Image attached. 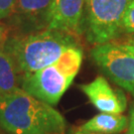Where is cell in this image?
I'll return each mask as SVG.
<instances>
[{
	"instance_id": "obj_1",
	"label": "cell",
	"mask_w": 134,
	"mask_h": 134,
	"mask_svg": "<svg viewBox=\"0 0 134 134\" xmlns=\"http://www.w3.org/2000/svg\"><path fill=\"white\" fill-rule=\"evenodd\" d=\"M0 127L9 134H65L67 123L51 104L18 87L0 94Z\"/></svg>"
},
{
	"instance_id": "obj_2",
	"label": "cell",
	"mask_w": 134,
	"mask_h": 134,
	"mask_svg": "<svg viewBox=\"0 0 134 134\" xmlns=\"http://www.w3.org/2000/svg\"><path fill=\"white\" fill-rule=\"evenodd\" d=\"M77 45L75 36L47 28L12 36L6 41L3 50L13 59L23 76L53 64Z\"/></svg>"
},
{
	"instance_id": "obj_3",
	"label": "cell",
	"mask_w": 134,
	"mask_h": 134,
	"mask_svg": "<svg viewBox=\"0 0 134 134\" xmlns=\"http://www.w3.org/2000/svg\"><path fill=\"white\" fill-rule=\"evenodd\" d=\"M83 53L77 45L58 61L35 72L21 76V88L51 105H56L80 71Z\"/></svg>"
},
{
	"instance_id": "obj_4",
	"label": "cell",
	"mask_w": 134,
	"mask_h": 134,
	"mask_svg": "<svg viewBox=\"0 0 134 134\" xmlns=\"http://www.w3.org/2000/svg\"><path fill=\"white\" fill-rule=\"evenodd\" d=\"M131 0H86V31L90 43H110L122 31V21Z\"/></svg>"
},
{
	"instance_id": "obj_5",
	"label": "cell",
	"mask_w": 134,
	"mask_h": 134,
	"mask_svg": "<svg viewBox=\"0 0 134 134\" xmlns=\"http://www.w3.org/2000/svg\"><path fill=\"white\" fill-rule=\"evenodd\" d=\"M96 66L112 81L134 96V55L122 45H96L91 52Z\"/></svg>"
},
{
	"instance_id": "obj_6",
	"label": "cell",
	"mask_w": 134,
	"mask_h": 134,
	"mask_svg": "<svg viewBox=\"0 0 134 134\" xmlns=\"http://www.w3.org/2000/svg\"><path fill=\"white\" fill-rule=\"evenodd\" d=\"M52 0H16L8 17L23 34L47 29Z\"/></svg>"
},
{
	"instance_id": "obj_7",
	"label": "cell",
	"mask_w": 134,
	"mask_h": 134,
	"mask_svg": "<svg viewBox=\"0 0 134 134\" xmlns=\"http://www.w3.org/2000/svg\"><path fill=\"white\" fill-rule=\"evenodd\" d=\"M80 88L100 112L122 114L126 109L127 99L123 91L113 88L102 76L96 77L88 83L81 85Z\"/></svg>"
},
{
	"instance_id": "obj_8",
	"label": "cell",
	"mask_w": 134,
	"mask_h": 134,
	"mask_svg": "<svg viewBox=\"0 0 134 134\" xmlns=\"http://www.w3.org/2000/svg\"><path fill=\"white\" fill-rule=\"evenodd\" d=\"M86 0H52L48 29L76 36L81 32Z\"/></svg>"
},
{
	"instance_id": "obj_9",
	"label": "cell",
	"mask_w": 134,
	"mask_h": 134,
	"mask_svg": "<svg viewBox=\"0 0 134 134\" xmlns=\"http://www.w3.org/2000/svg\"><path fill=\"white\" fill-rule=\"evenodd\" d=\"M129 127V118L123 114L100 112L88 119L80 127L81 131L99 134L121 133Z\"/></svg>"
},
{
	"instance_id": "obj_10",
	"label": "cell",
	"mask_w": 134,
	"mask_h": 134,
	"mask_svg": "<svg viewBox=\"0 0 134 134\" xmlns=\"http://www.w3.org/2000/svg\"><path fill=\"white\" fill-rule=\"evenodd\" d=\"M21 83V75L13 59L0 49V94L9 93L18 88Z\"/></svg>"
},
{
	"instance_id": "obj_11",
	"label": "cell",
	"mask_w": 134,
	"mask_h": 134,
	"mask_svg": "<svg viewBox=\"0 0 134 134\" xmlns=\"http://www.w3.org/2000/svg\"><path fill=\"white\" fill-rule=\"evenodd\" d=\"M122 31L126 33H134V0L130 1L122 21Z\"/></svg>"
},
{
	"instance_id": "obj_12",
	"label": "cell",
	"mask_w": 134,
	"mask_h": 134,
	"mask_svg": "<svg viewBox=\"0 0 134 134\" xmlns=\"http://www.w3.org/2000/svg\"><path fill=\"white\" fill-rule=\"evenodd\" d=\"M16 0H0V20L8 18Z\"/></svg>"
},
{
	"instance_id": "obj_13",
	"label": "cell",
	"mask_w": 134,
	"mask_h": 134,
	"mask_svg": "<svg viewBox=\"0 0 134 134\" xmlns=\"http://www.w3.org/2000/svg\"><path fill=\"white\" fill-rule=\"evenodd\" d=\"M8 26L1 22L0 20V49H3L6 41L8 40Z\"/></svg>"
},
{
	"instance_id": "obj_14",
	"label": "cell",
	"mask_w": 134,
	"mask_h": 134,
	"mask_svg": "<svg viewBox=\"0 0 134 134\" xmlns=\"http://www.w3.org/2000/svg\"><path fill=\"white\" fill-rule=\"evenodd\" d=\"M128 132L134 134V107L130 111L129 116V127H128Z\"/></svg>"
},
{
	"instance_id": "obj_15",
	"label": "cell",
	"mask_w": 134,
	"mask_h": 134,
	"mask_svg": "<svg viewBox=\"0 0 134 134\" xmlns=\"http://www.w3.org/2000/svg\"><path fill=\"white\" fill-rule=\"evenodd\" d=\"M69 134H99V133H92V132H86V131H81L79 128H72L70 130Z\"/></svg>"
},
{
	"instance_id": "obj_16",
	"label": "cell",
	"mask_w": 134,
	"mask_h": 134,
	"mask_svg": "<svg viewBox=\"0 0 134 134\" xmlns=\"http://www.w3.org/2000/svg\"><path fill=\"white\" fill-rule=\"evenodd\" d=\"M122 47H123L125 50H127L128 52H130L131 54H133L134 55V46L133 45H131V44H123Z\"/></svg>"
},
{
	"instance_id": "obj_17",
	"label": "cell",
	"mask_w": 134,
	"mask_h": 134,
	"mask_svg": "<svg viewBox=\"0 0 134 134\" xmlns=\"http://www.w3.org/2000/svg\"><path fill=\"white\" fill-rule=\"evenodd\" d=\"M130 44H131V45H133V46H134V36H133V38L131 39V42H130Z\"/></svg>"
},
{
	"instance_id": "obj_18",
	"label": "cell",
	"mask_w": 134,
	"mask_h": 134,
	"mask_svg": "<svg viewBox=\"0 0 134 134\" xmlns=\"http://www.w3.org/2000/svg\"><path fill=\"white\" fill-rule=\"evenodd\" d=\"M125 134H132V133H130V132H128V131H127V132H126Z\"/></svg>"
}]
</instances>
